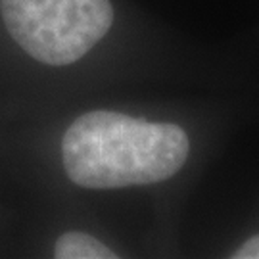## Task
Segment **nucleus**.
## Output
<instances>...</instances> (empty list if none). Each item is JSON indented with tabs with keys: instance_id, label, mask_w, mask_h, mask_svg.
I'll use <instances>...</instances> for the list:
<instances>
[{
	"instance_id": "obj_1",
	"label": "nucleus",
	"mask_w": 259,
	"mask_h": 259,
	"mask_svg": "<svg viewBox=\"0 0 259 259\" xmlns=\"http://www.w3.org/2000/svg\"><path fill=\"white\" fill-rule=\"evenodd\" d=\"M186 133L119 111H89L65 131L62 157L67 177L83 188H125L161 183L185 165Z\"/></svg>"
},
{
	"instance_id": "obj_2",
	"label": "nucleus",
	"mask_w": 259,
	"mask_h": 259,
	"mask_svg": "<svg viewBox=\"0 0 259 259\" xmlns=\"http://www.w3.org/2000/svg\"><path fill=\"white\" fill-rule=\"evenodd\" d=\"M12 38L47 65H69L98 45L113 23L110 0H0Z\"/></svg>"
},
{
	"instance_id": "obj_3",
	"label": "nucleus",
	"mask_w": 259,
	"mask_h": 259,
	"mask_svg": "<svg viewBox=\"0 0 259 259\" xmlns=\"http://www.w3.org/2000/svg\"><path fill=\"white\" fill-rule=\"evenodd\" d=\"M54 257L58 259H113L117 253L104 242L81 231L62 234L54 246Z\"/></svg>"
},
{
	"instance_id": "obj_4",
	"label": "nucleus",
	"mask_w": 259,
	"mask_h": 259,
	"mask_svg": "<svg viewBox=\"0 0 259 259\" xmlns=\"http://www.w3.org/2000/svg\"><path fill=\"white\" fill-rule=\"evenodd\" d=\"M234 259H259V234L246 240L238 250L232 253Z\"/></svg>"
}]
</instances>
